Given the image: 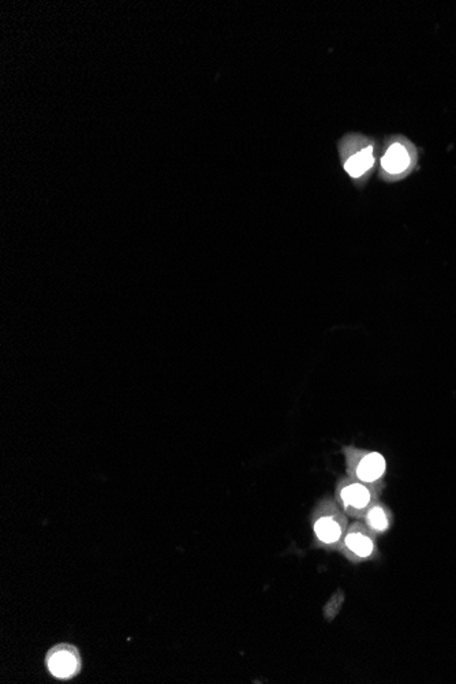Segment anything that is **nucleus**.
I'll return each mask as SVG.
<instances>
[{
    "mask_svg": "<svg viewBox=\"0 0 456 684\" xmlns=\"http://www.w3.org/2000/svg\"><path fill=\"white\" fill-rule=\"evenodd\" d=\"M346 171L353 177V178H360L364 173H365V168L358 157V155L350 157L346 163Z\"/></svg>",
    "mask_w": 456,
    "mask_h": 684,
    "instance_id": "6e6552de",
    "label": "nucleus"
},
{
    "mask_svg": "<svg viewBox=\"0 0 456 684\" xmlns=\"http://www.w3.org/2000/svg\"><path fill=\"white\" fill-rule=\"evenodd\" d=\"M358 157H360V160H361L365 171L366 170H369L373 166V161H374V159L371 156V146L366 148L361 153H358Z\"/></svg>",
    "mask_w": 456,
    "mask_h": 684,
    "instance_id": "1a4fd4ad",
    "label": "nucleus"
},
{
    "mask_svg": "<svg viewBox=\"0 0 456 684\" xmlns=\"http://www.w3.org/2000/svg\"><path fill=\"white\" fill-rule=\"evenodd\" d=\"M315 532H316L319 540H321L322 543L335 544L340 540L343 529H342V525L339 523V520L333 519V516L325 515V516L319 518V520L316 522Z\"/></svg>",
    "mask_w": 456,
    "mask_h": 684,
    "instance_id": "39448f33",
    "label": "nucleus"
},
{
    "mask_svg": "<svg viewBox=\"0 0 456 684\" xmlns=\"http://www.w3.org/2000/svg\"><path fill=\"white\" fill-rule=\"evenodd\" d=\"M366 520H367V525L376 530V532H385L389 526V522H388V516H387V512L383 507L380 505H376L373 507L369 512H367V516H366Z\"/></svg>",
    "mask_w": 456,
    "mask_h": 684,
    "instance_id": "0eeeda50",
    "label": "nucleus"
},
{
    "mask_svg": "<svg viewBox=\"0 0 456 684\" xmlns=\"http://www.w3.org/2000/svg\"><path fill=\"white\" fill-rule=\"evenodd\" d=\"M48 667L49 671L52 672L53 676L66 679L73 676L77 669H78V660L77 657L69 651V650H58L53 654H51L48 660Z\"/></svg>",
    "mask_w": 456,
    "mask_h": 684,
    "instance_id": "7ed1b4c3",
    "label": "nucleus"
},
{
    "mask_svg": "<svg viewBox=\"0 0 456 684\" xmlns=\"http://www.w3.org/2000/svg\"><path fill=\"white\" fill-rule=\"evenodd\" d=\"M350 473L364 484H377L385 474L387 463L384 456L373 451L344 448Z\"/></svg>",
    "mask_w": 456,
    "mask_h": 684,
    "instance_id": "f257e3e1",
    "label": "nucleus"
},
{
    "mask_svg": "<svg viewBox=\"0 0 456 684\" xmlns=\"http://www.w3.org/2000/svg\"><path fill=\"white\" fill-rule=\"evenodd\" d=\"M339 488V499L347 509H364L373 500V491L364 482H343Z\"/></svg>",
    "mask_w": 456,
    "mask_h": 684,
    "instance_id": "f03ea898",
    "label": "nucleus"
},
{
    "mask_svg": "<svg viewBox=\"0 0 456 684\" xmlns=\"http://www.w3.org/2000/svg\"><path fill=\"white\" fill-rule=\"evenodd\" d=\"M410 164V157L405 146L395 143L392 145L387 155L383 157V167L391 174H401Z\"/></svg>",
    "mask_w": 456,
    "mask_h": 684,
    "instance_id": "20e7f679",
    "label": "nucleus"
},
{
    "mask_svg": "<svg viewBox=\"0 0 456 684\" xmlns=\"http://www.w3.org/2000/svg\"><path fill=\"white\" fill-rule=\"evenodd\" d=\"M346 545L349 549L356 553L360 557H367L373 552V543L371 540L361 532L353 530L347 537H346Z\"/></svg>",
    "mask_w": 456,
    "mask_h": 684,
    "instance_id": "423d86ee",
    "label": "nucleus"
}]
</instances>
